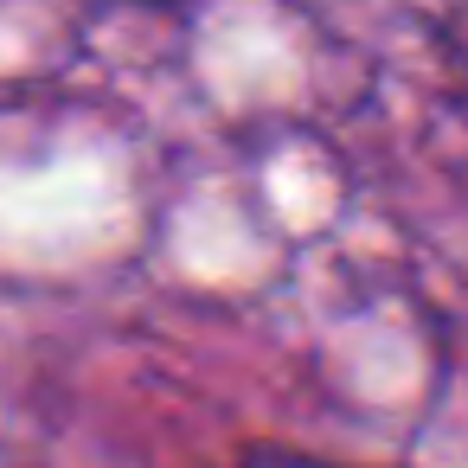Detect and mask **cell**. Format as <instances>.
I'll return each instance as SVG.
<instances>
[{
  "mask_svg": "<svg viewBox=\"0 0 468 468\" xmlns=\"http://www.w3.org/2000/svg\"><path fill=\"white\" fill-rule=\"evenodd\" d=\"M238 468H346V462H327V455H308V449H282V442H263V449H244Z\"/></svg>",
  "mask_w": 468,
  "mask_h": 468,
  "instance_id": "obj_1",
  "label": "cell"
}]
</instances>
